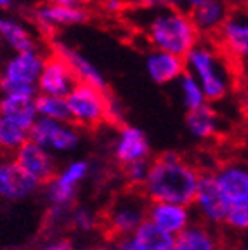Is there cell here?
Returning a JSON list of instances; mask_svg holds the SVG:
<instances>
[{
  "label": "cell",
  "mask_w": 248,
  "mask_h": 250,
  "mask_svg": "<svg viewBox=\"0 0 248 250\" xmlns=\"http://www.w3.org/2000/svg\"><path fill=\"white\" fill-rule=\"evenodd\" d=\"M31 127L12 117L0 113V151L16 153L21 146L30 141Z\"/></svg>",
  "instance_id": "obj_25"
},
{
  "label": "cell",
  "mask_w": 248,
  "mask_h": 250,
  "mask_svg": "<svg viewBox=\"0 0 248 250\" xmlns=\"http://www.w3.org/2000/svg\"><path fill=\"white\" fill-rule=\"evenodd\" d=\"M113 155L124 167L136 162H146L151 155V148L144 130L134 125H124L118 130L117 141L113 146Z\"/></svg>",
  "instance_id": "obj_16"
},
{
  "label": "cell",
  "mask_w": 248,
  "mask_h": 250,
  "mask_svg": "<svg viewBox=\"0 0 248 250\" xmlns=\"http://www.w3.org/2000/svg\"><path fill=\"white\" fill-rule=\"evenodd\" d=\"M90 172V164L87 160H73L66 165L62 170H59L47 183V200L51 207H62L70 208L77 196V189L80 183L87 179Z\"/></svg>",
  "instance_id": "obj_8"
},
{
  "label": "cell",
  "mask_w": 248,
  "mask_h": 250,
  "mask_svg": "<svg viewBox=\"0 0 248 250\" xmlns=\"http://www.w3.org/2000/svg\"><path fill=\"white\" fill-rule=\"evenodd\" d=\"M221 51L236 61H248V7L233 9L217 33Z\"/></svg>",
  "instance_id": "obj_9"
},
{
  "label": "cell",
  "mask_w": 248,
  "mask_h": 250,
  "mask_svg": "<svg viewBox=\"0 0 248 250\" xmlns=\"http://www.w3.org/2000/svg\"><path fill=\"white\" fill-rule=\"evenodd\" d=\"M191 219H193V214L186 205L165 202H149L147 205V221L170 234L172 238H175L189 226Z\"/></svg>",
  "instance_id": "obj_17"
},
{
  "label": "cell",
  "mask_w": 248,
  "mask_h": 250,
  "mask_svg": "<svg viewBox=\"0 0 248 250\" xmlns=\"http://www.w3.org/2000/svg\"><path fill=\"white\" fill-rule=\"evenodd\" d=\"M0 113L23 122L28 127H33L39 118L35 98L23 96V94H0Z\"/></svg>",
  "instance_id": "obj_24"
},
{
  "label": "cell",
  "mask_w": 248,
  "mask_h": 250,
  "mask_svg": "<svg viewBox=\"0 0 248 250\" xmlns=\"http://www.w3.org/2000/svg\"><path fill=\"white\" fill-rule=\"evenodd\" d=\"M0 42L12 52H24L37 49L31 30L16 16L0 12Z\"/></svg>",
  "instance_id": "obj_20"
},
{
  "label": "cell",
  "mask_w": 248,
  "mask_h": 250,
  "mask_svg": "<svg viewBox=\"0 0 248 250\" xmlns=\"http://www.w3.org/2000/svg\"><path fill=\"white\" fill-rule=\"evenodd\" d=\"M247 146H248V137H247Z\"/></svg>",
  "instance_id": "obj_43"
},
{
  "label": "cell",
  "mask_w": 248,
  "mask_h": 250,
  "mask_svg": "<svg viewBox=\"0 0 248 250\" xmlns=\"http://www.w3.org/2000/svg\"><path fill=\"white\" fill-rule=\"evenodd\" d=\"M90 250H111V245L109 247H94V249H90Z\"/></svg>",
  "instance_id": "obj_41"
},
{
  "label": "cell",
  "mask_w": 248,
  "mask_h": 250,
  "mask_svg": "<svg viewBox=\"0 0 248 250\" xmlns=\"http://www.w3.org/2000/svg\"><path fill=\"white\" fill-rule=\"evenodd\" d=\"M70 224L78 231H92L97 226V217L85 207L73 208L70 212Z\"/></svg>",
  "instance_id": "obj_30"
},
{
  "label": "cell",
  "mask_w": 248,
  "mask_h": 250,
  "mask_svg": "<svg viewBox=\"0 0 248 250\" xmlns=\"http://www.w3.org/2000/svg\"><path fill=\"white\" fill-rule=\"evenodd\" d=\"M43 62L45 56L39 49L14 52L0 68V94H23L37 98V82Z\"/></svg>",
  "instance_id": "obj_4"
},
{
  "label": "cell",
  "mask_w": 248,
  "mask_h": 250,
  "mask_svg": "<svg viewBox=\"0 0 248 250\" xmlns=\"http://www.w3.org/2000/svg\"><path fill=\"white\" fill-rule=\"evenodd\" d=\"M240 111L243 115L245 122L248 124V80L241 85L240 90Z\"/></svg>",
  "instance_id": "obj_36"
},
{
  "label": "cell",
  "mask_w": 248,
  "mask_h": 250,
  "mask_svg": "<svg viewBox=\"0 0 248 250\" xmlns=\"http://www.w3.org/2000/svg\"><path fill=\"white\" fill-rule=\"evenodd\" d=\"M147 205L149 202L143 193L128 191L117 196L106 215L109 233L117 240L132 236L147 219Z\"/></svg>",
  "instance_id": "obj_6"
},
{
  "label": "cell",
  "mask_w": 248,
  "mask_h": 250,
  "mask_svg": "<svg viewBox=\"0 0 248 250\" xmlns=\"http://www.w3.org/2000/svg\"><path fill=\"white\" fill-rule=\"evenodd\" d=\"M194 210L202 217V221L208 226H217L224 224L226 210H227V202L219 191L217 184L213 181L212 172L202 174L200 184H198L196 195L193 200Z\"/></svg>",
  "instance_id": "obj_11"
},
{
  "label": "cell",
  "mask_w": 248,
  "mask_h": 250,
  "mask_svg": "<svg viewBox=\"0 0 248 250\" xmlns=\"http://www.w3.org/2000/svg\"><path fill=\"white\" fill-rule=\"evenodd\" d=\"M174 247L177 250H219V240L208 224L191 223L174 238Z\"/></svg>",
  "instance_id": "obj_22"
},
{
  "label": "cell",
  "mask_w": 248,
  "mask_h": 250,
  "mask_svg": "<svg viewBox=\"0 0 248 250\" xmlns=\"http://www.w3.org/2000/svg\"><path fill=\"white\" fill-rule=\"evenodd\" d=\"M144 70L149 80L155 82L156 85H168V83L177 82L186 73V62L181 56L153 49L146 54Z\"/></svg>",
  "instance_id": "obj_18"
},
{
  "label": "cell",
  "mask_w": 248,
  "mask_h": 250,
  "mask_svg": "<svg viewBox=\"0 0 248 250\" xmlns=\"http://www.w3.org/2000/svg\"><path fill=\"white\" fill-rule=\"evenodd\" d=\"M144 9H163V7H175L177 0H136Z\"/></svg>",
  "instance_id": "obj_34"
},
{
  "label": "cell",
  "mask_w": 248,
  "mask_h": 250,
  "mask_svg": "<svg viewBox=\"0 0 248 250\" xmlns=\"http://www.w3.org/2000/svg\"><path fill=\"white\" fill-rule=\"evenodd\" d=\"M40 188L35 179L23 172L14 160H0V198L5 202H21L30 198Z\"/></svg>",
  "instance_id": "obj_15"
},
{
  "label": "cell",
  "mask_w": 248,
  "mask_h": 250,
  "mask_svg": "<svg viewBox=\"0 0 248 250\" xmlns=\"http://www.w3.org/2000/svg\"><path fill=\"white\" fill-rule=\"evenodd\" d=\"M229 12H231V9H229V5L226 4L224 0H212L207 5L191 12L189 16L200 35L202 33L212 35V33H219L222 24L227 20Z\"/></svg>",
  "instance_id": "obj_23"
},
{
  "label": "cell",
  "mask_w": 248,
  "mask_h": 250,
  "mask_svg": "<svg viewBox=\"0 0 248 250\" xmlns=\"http://www.w3.org/2000/svg\"><path fill=\"white\" fill-rule=\"evenodd\" d=\"M227 5H233V7H248V0H224Z\"/></svg>",
  "instance_id": "obj_39"
},
{
  "label": "cell",
  "mask_w": 248,
  "mask_h": 250,
  "mask_svg": "<svg viewBox=\"0 0 248 250\" xmlns=\"http://www.w3.org/2000/svg\"><path fill=\"white\" fill-rule=\"evenodd\" d=\"M219 191L229 203L248 198V164L247 162H227L212 172Z\"/></svg>",
  "instance_id": "obj_14"
},
{
  "label": "cell",
  "mask_w": 248,
  "mask_h": 250,
  "mask_svg": "<svg viewBox=\"0 0 248 250\" xmlns=\"http://www.w3.org/2000/svg\"><path fill=\"white\" fill-rule=\"evenodd\" d=\"M175 83H177V92H179V98H181V103H183V106L187 111H194V109L208 104L202 85L187 71Z\"/></svg>",
  "instance_id": "obj_26"
},
{
  "label": "cell",
  "mask_w": 248,
  "mask_h": 250,
  "mask_svg": "<svg viewBox=\"0 0 248 250\" xmlns=\"http://www.w3.org/2000/svg\"><path fill=\"white\" fill-rule=\"evenodd\" d=\"M14 0H0V11H5V9L12 7Z\"/></svg>",
  "instance_id": "obj_40"
},
{
  "label": "cell",
  "mask_w": 248,
  "mask_h": 250,
  "mask_svg": "<svg viewBox=\"0 0 248 250\" xmlns=\"http://www.w3.org/2000/svg\"><path fill=\"white\" fill-rule=\"evenodd\" d=\"M33 21L43 31H56L59 28L77 26L89 20V11L83 5L40 4L31 14Z\"/></svg>",
  "instance_id": "obj_13"
},
{
  "label": "cell",
  "mask_w": 248,
  "mask_h": 250,
  "mask_svg": "<svg viewBox=\"0 0 248 250\" xmlns=\"http://www.w3.org/2000/svg\"><path fill=\"white\" fill-rule=\"evenodd\" d=\"M132 236H134L146 250H162V249H165V247L174 245V238H172L170 234H167L165 231L156 228L155 224L149 223L147 219L137 228V231L132 234Z\"/></svg>",
  "instance_id": "obj_28"
},
{
  "label": "cell",
  "mask_w": 248,
  "mask_h": 250,
  "mask_svg": "<svg viewBox=\"0 0 248 250\" xmlns=\"http://www.w3.org/2000/svg\"><path fill=\"white\" fill-rule=\"evenodd\" d=\"M137 24L156 51L184 56L200 42V33L187 12L177 7L141 9Z\"/></svg>",
  "instance_id": "obj_2"
},
{
  "label": "cell",
  "mask_w": 248,
  "mask_h": 250,
  "mask_svg": "<svg viewBox=\"0 0 248 250\" xmlns=\"http://www.w3.org/2000/svg\"><path fill=\"white\" fill-rule=\"evenodd\" d=\"M186 129L194 139L210 141L213 137H217L221 132V118L212 106L205 104L194 111H187Z\"/></svg>",
  "instance_id": "obj_21"
},
{
  "label": "cell",
  "mask_w": 248,
  "mask_h": 250,
  "mask_svg": "<svg viewBox=\"0 0 248 250\" xmlns=\"http://www.w3.org/2000/svg\"><path fill=\"white\" fill-rule=\"evenodd\" d=\"M200 170L187 164L175 151L160 155L151 165L143 186V195L147 202H165L177 205H193L200 184Z\"/></svg>",
  "instance_id": "obj_1"
},
{
  "label": "cell",
  "mask_w": 248,
  "mask_h": 250,
  "mask_svg": "<svg viewBox=\"0 0 248 250\" xmlns=\"http://www.w3.org/2000/svg\"><path fill=\"white\" fill-rule=\"evenodd\" d=\"M14 162L23 172H26L31 179L42 186L47 184L58 174L56 170V160L54 155L43 149L33 141H26L18 151L14 153Z\"/></svg>",
  "instance_id": "obj_12"
},
{
  "label": "cell",
  "mask_w": 248,
  "mask_h": 250,
  "mask_svg": "<svg viewBox=\"0 0 248 250\" xmlns=\"http://www.w3.org/2000/svg\"><path fill=\"white\" fill-rule=\"evenodd\" d=\"M208 2H212V0H177L175 7L181 9V11H184V12H187V14H191V12H194L196 9L207 5Z\"/></svg>",
  "instance_id": "obj_33"
},
{
  "label": "cell",
  "mask_w": 248,
  "mask_h": 250,
  "mask_svg": "<svg viewBox=\"0 0 248 250\" xmlns=\"http://www.w3.org/2000/svg\"><path fill=\"white\" fill-rule=\"evenodd\" d=\"M149 162H136V164H130L125 167V177H127V183L134 188H143L144 183L147 179V174H149Z\"/></svg>",
  "instance_id": "obj_31"
},
{
  "label": "cell",
  "mask_w": 248,
  "mask_h": 250,
  "mask_svg": "<svg viewBox=\"0 0 248 250\" xmlns=\"http://www.w3.org/2000/svg\"><path fill=\"white\" fill-rule=\"evenodd\" d=\"M35 250H73L70 242H66V240H54V242H49V243H43V245L37 247Z\"/></svg>",
  "instance_id": "obj_35"
},
{
  "label": "cell",
  "mask_w": 248,
  "mask_h": 250,
  "mask_svg": "<svg viewBox=\"0 0 248 250\" xmlns=\"http://www.w3.org/2000/svg\"><path fill=\"white\" fill-rule=\"evenodd\" d=\"M111 250H146L134 236H124L118 238L115 242V245H111Z\"/></svg>",
  "instance_id": "obj_32"
},
{
  "label": "cell",
  "mask_w": 248,
  "mask_h": 250,
  "mask_svg": "<svg viewBox=\"0 0 248 250\" xmlns=\"http://www.w3.org/2000/svg\"><path fill=\"white\" fill-rule=\"evenodd\" d=\"M35 108L39 118H49V120L70 122V109L66 98L58 96H43L39 94L35 98Z\"/></svg>",
  "instance_id": "obj_27"
},
{
  "label": "cell",
  "mask_w": 248,
  "mask_h": 250,
  "mask_svg": "<svg viewBox=\"0 0 248 250\" xmlns=\"http://www.w3.org/2000/svg\"><path fill=\"white\" fill-rule=\"evenodd\" d=\"M70 122L83 129H96L108 120L109 96L106 90L96 89L87 83H77L75 89L66 96Z\"/></svg>",
  "instance_id": "obj_5"
},
{
  "label": "cell",
  "mask_w": 248,
  "mask_h": 250,
  "mask_svg": "<svg viewBox=\"0 0 248 250\" xmlns=\"http://www.w3.org/2000/svg\"><path fill=\"white\" fill-rule=\"evenodd\" d=\"M162 250H177L174 245H170V247H165V249H162Z\"/></svg>",
  "instance_id": "obj_42"
},
{
  "label": "cell",
  "mask_w": 248,
  "mask_h": 250,
  "mask_svg": "<svg viewBox=\"0 0 248 250\" xmlns=\"http://www.w3.org/2000/svg\"><path fill=\"white\" fill-rule=\"evenodd\" d=\"M224 224L233 231H248V198L229 203Z\"/></svg>",
  "instance_id": "obj_29"
},
{
  "label": "cell",
  "mask_w": 248,
  "mask_h": 250,
  "mask_svg": "<svg viewBox=\"0 0 248 250\" xmlns=\"http://www.w3.org/2000/svg\"><path fill=\"white\" fill-rule=\"evenodd\" d=\"M56 54L61 56L70 64L78 83H87V85H92L96 89L106 90L108 82H106V77L103 75V71L90 59H87L83 54H80L77 49H73L70 45H64V43H58L56 45Z\"/></svg>",
  "instance_id": "obj_19"
},
{
  "label": "cell",
  "mask_w": 248,
  "mask_h": 250,
  "mask_svg": "<svg viewBox=\"0 0 248 250\" xmlns=\"http://www.w3.org/2000/svg\"><path fill=\"white\" fill-rule=\"evenodd\" d=\"M78 80L70 64L61 56L54 54L51 58H45L42 73H40L39 82H37V90L43 96L66 98L75 89Z\"/></svg>",
  "instance_id": "obj_10"
},
{
  "label": "cell",
  "mask_w": 248,
  "mask_h": 250,
  "mask_svg": "<svg viewBox=\"0 0 248 250\" xmlns=\"http://www.w3.org/2000/svg\"><path fill=\"white\" fill-rule=\"evenodd\" d=\"M125 9V0H104V11L109 14H118Z\"/></svg>",
  "instance_id": "obj_37"
},
{
  "label": "cell",
  "mask_w": 248,
  "mask_h": 250,
  "mask_svg": "<svg viewBox=\"0 0 248 250\" xmlns=\"http://www.w3.org/2000/svg\"><path fill=\"white\" fill-rule=\"evenodd\" d=\"M45 4H59V5H83L87 0H43Z\"/></svg>",
  "instance_id": "obj_38"
},
{
  "label": "cell",
  "mask_w": 248,
  "mask_h": 250,
  "mask_svg": "<svg viewBox=\"0 0 248 250\" xmlns=\"http://www.w3.org/2000/svg\"><path fill=\"white\" fill-rule=\"evenodd\" d=\"M30 139L47 149L49 153H64L75 151L80 146V132L77 125L71 122L49 120V118H37V122L31 127Z\"/></svg>",
  "instance_id": "obj_7"
},
{
  "label": "cell",
  "mask_w": 248,
  "mask_h": 250,
  "mask_svg": "<svg viewBox=\"0 0 248 250\" xmlns=\"http://www.w3.org/2000/svg\"><path fill=\"white\" fill-rule=\"evenodd\" d=\"M186 71L193 75L202 85L207 101H224L233 89V71L227 59L215 43L208 40H200L196 45L184 56Z\"/></svg>",
  "instance_id": "obj_3"
}]
</instances>
